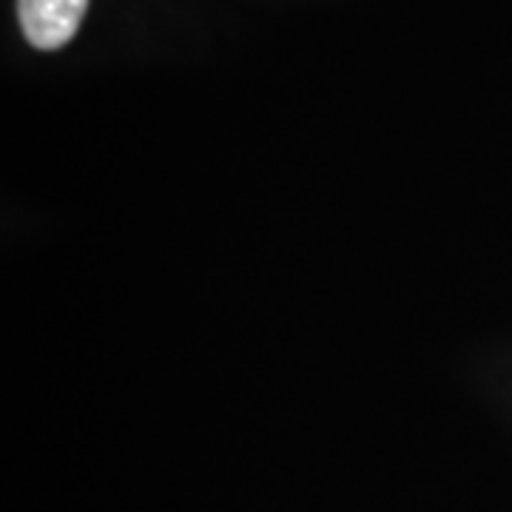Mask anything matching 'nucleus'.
<instances>
[{
    "label": "nucleus",
    "mask_w": 512,
    "mask_h": 512,
    "mask_svg": "<svg viewBox=\"0 0 512 512\" xmlns=\"http://www.w3.org/2000/svg\"><path fill=\"white\" fill-rule=\"evenodd\" d=\"M89 0H18V18L35 49L66 46L86 18Z\"/></svg>",
    "instance_id": "obj_1"
}]
</instances>
